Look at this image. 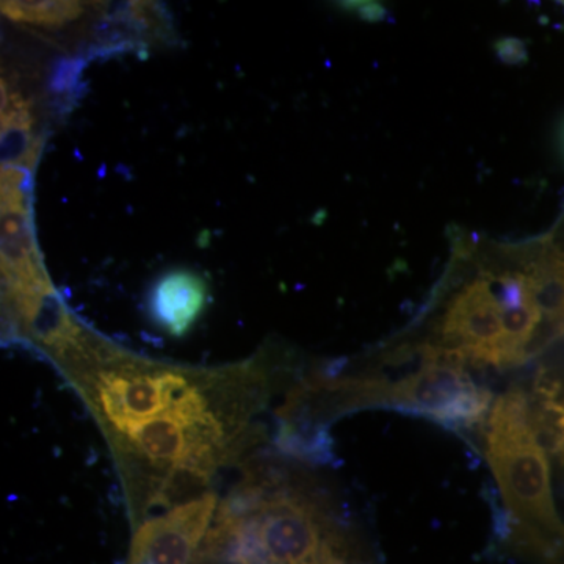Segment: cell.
Instances as JSON below:
<instances>
[{
	"label": "cell",
	"mask_w": 564,
	"mask_h": 564,
	"mask_svg": "<svg viewBox=\"0 0 564 564\" xmlns=\"http://www.w3.org/2000/svg\"><path fill=\"white\" fill-rule=\"evenodd\" d=\"M488 422L486 455L519 543L541 555L558 554L564 549V525L552 497L547 455L524 393L514 389L499 397Z\"/></svg>",
	"instance_id": "obj_1"
},
{
	"label": "cell",
	"mask_w": 564,
	"mask_h": 564,
	"mask_svg": "<svg viewBox=\"0 0 564 564\" xmlns=\"http://www.w3.org/2000/svg\"><path fill=\"white\" fill-rule=\"evenodd\" d=\"M444 358L432 356L425 369L397 383L366 381L348 388L373 402L421 415L454 432L473 429L485 421L491 406V392L470 380L459 367L462 359L454 350L445 352Z\"/></svg>",
	"instance_id": "obj_2"
},
{
	"label": "cell",
	"mask_w": 564,
	"mask_h": 564,
	"mask_svg": "<svg viewBox=\"0 0 564 564\" xmlns=\"http://www.w3.org/2000/svg\"><path fill=\"white\" fill-rule=\"evenodd\" d=\"M247 519L265 564H345L339 541L326 532L322 511L306 497L267 492Z\"/></svg>",
	"instance_id": "obj_3"
},
{
	"label": "cell",
	"mask_w": 564,
	"mask_h": 564,
	"mask_svg": "<svg viewBox=\"0 0 564 564\" xmlns=\"http://www.w3.org/2000/svg\"><path fill=\"white\" fill-rule=\"evenodd\" d=\"M215 492L177 505L137 527L129 564H192L217 513Z\"/></svg>",
	"instance_id": "obj_4"
},
{
	"label": "cell",
	"mask_w": 564,
	"mask_h": 564,
	"mask_svg": "<svg viewBox=\"0 0 564 564\" xmlns=\"http://www.w3.org/2000/svg\"><path fill=\"white\" fill-rule=\"evenodd\" d=\"M443 336L462 359L499 366L502 307L489 281H474L456 296L445 315Z\"/></svg>",
	"instance_id": "obj_5"
},
{
	"label": "cell",
	"mask_w": 564,
	"mask_h": 564,
	"mask_svg": "<svg viewBox=\"0 0 564 564\" xmlns=\"http://www.w3.org/2000/svg\"><path fill=\"white\" fill-rule=\"evenodd\" d=\"M209 285L187 269L163 273L148 293V313L159 328L173 337L185 336L206 311Z\"/></svg>",
	"instance_id": "obj_6"
},
{
	"label": "cell",
	"mask_w": 564,
	"mask_h": 564,
	"mask_svg": "<svg viewBox=\"0 0 564 564\" xmlns=\"http://www.w3.org/2000/svg\"><path fill=\"white\" fill-rule=\"evenodd\" d=\"M2 14L17 24L33 28H65L79 20L84 7L79 2H2Z\"/></svg>",
	"instance_id": "obj_7"
},
{
	"label": "cell",
	"mask_w": 564,
	"mask_h": 564,
	"mask_svg": "<svg viewBox=\"0 0 564 564\" xmlns=\"http://www.w3.org/2000/svg\"><path fill=\"white\" fill-rule=\"evenodd\" d=\"M554 404L555 413L558 414L556 417V426H558V445L560 448L564 452V408L558 406V404Z\"/></svg>",
	"instance_id": "obj_8"
}]
</instances>
